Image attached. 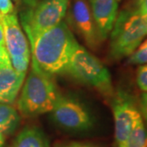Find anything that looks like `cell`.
Here are the masks:
<instances>
[{
  "label": "cell",
  "mask_w": 147,
  "mask_h": 147,
  "mask_svg": "<svg viewBox=\"0 0 147 147\" xmlns=\"http://www.w3.org/2000/svg\"><path fill=\"white\" fill-rule=\"evenodd\" d=\"M30 44L32 61L52 76L65 72L70 59L79 47L65 21L36 37Z\"/></svg>",
  "instance_id": "cell-1"
},
{
  "label": "cell",
  "mask_w": 147,
  "mask_h": 147,
  "mask_svg": "<svg viewBox=\"0 0 147 147\" xmlns=\"http://www.w3.org/2000/svg\"><path fill=\"white\" fill-rule=\"evenodd\" d=\"M147 35V16L132 5L118 12L110 32V57L119 61L129 57Z\"/></svg>",
  "instance_id": "cell-2"
},
{
  "label": "cell",
  "mask_w": 147,
  "mask_h": 147,
  "mask_svg": "<svg viewBox=\"0 0 147 147\" xmlns=\"http://www.w3.org/2000/svg\"><path fill=\"white\" fill-rule=\"evenodd\" d=\"M59 93L53 77L32 61L31 70L24 84L17 106L21 114L34 117L51 112Z\"/></svg>",
  "instance_id": "cell-3"
},
{
  "label": "cell",
  "mask_w": 147,
  "mask_h": 147,
  "mask_svg": "<svg viewBox=\"0 0 147 147\" xmlns=\"http://www.w3.org/2000/svg\"><path fill=\"white\" fill-rule=\"evenodd\" d=\"M68 3V0H23L20 19L30 42L63 21Z\"/></svg>",
  "instance_id": "cell-4"
},
{
  "label": "cell",
  "mask_w": 147,
  "mask_h": 147,
  "mask_svg": "<svg viewBox=\"0 0 147 147\" xmlns=\"http://www.w3.org/2000/svg\"><path fill=\"white\" fill-rule=\"evenodd\" d=\"M65 73L80 83L94 88L107 97H112L115 93L108 69L80 45L70 59Z\"/></svg>",
  "instance_id": "cell-5"
},
{
  "label": "cell",
  "mask_w": 147,
  "mask_h": 147,
  "mask_svg": "<svg viewBox=\"0 0 147 147\" xmlns=\"http://www.w3.org/2000/svg\"><path fill=\"white\" fill-rule=\"evenodd\" d=\"M50 113L55 124L67 131H88L94 125L88 110L79 100L69 96L59 94Z\"/></svg>",
  "instance_id": "cell-6"
},
{
  "label": "cell",
  "mask_w": 147,
  "mask_h": 147,
  "mask_svg": "<svg viewBox=\"0 0 147 147\" xmlns=\"http://www.w3.org/2000/svg\"><path fill=\"white\" fill-rule=\"evenodd\" d=\"M111 106L115 120V146L122 147L142 115L134 97L123 90H118L114 93Z\"/></svg>",
  "instance_id": "cell-7"
},
{
  "label": "cell",
  "mask_w": 147,
  "mask_h": 147,
  "mask_svg": "<svg viewBox=\"0 0 147 147\" xmlns=\"http://www.w3.org/2000/svg\"><path fill=\"white\" fill-rule=\"evenodd\" d=\"M68 21L88 47L92 49L97 47L101 38L89 4L86 0H74L69 12Z\"/></svg>",
  "instance_id": "cell-8"
},
{
  "label": "cell",
  "mask_w": 147,
  "mask_h": 147,
  "mask_svg": "<svg viewBox=\"0 0 147 147\" xmlns=\"http://www.w3.org/2000/svg\"><path fill=\"white\" fill-rule=\"evenodd\" d=\"M0 21L3 28L6 49L10 59L18 57H30L28 40L21 30L16 11H14L7 15L0 14Z\"/></svg>",
  "instance_id": "cell-9"
},
{
  "label": "cell",
  "mask_w": 147,
  "mask_h": 147,
  "mask_svg": "<svg viewBox=\"0 0 147 147\" xmlns=\"http://www.w3.org/2000/svg\"><path fill=\"white\" fill-rule=\"evenodd\" d=\"M89 7L101 40L109 36L118 15L120 0H88Z\"/></svg>",
  "instance_id": "cell-10"
},
{
  "label": "cell",
  "mask_w": 147,
  "mask_h": 147,
  "mask_svg": "<svg viewBox=\"0 0 147 147\" xmlns=\"http://www.w3.org/2000/svg\"><path fill=\"white\" fill-rule=\"evenodd\" d=\"M26 75L16 72L11 62L0 66V103L14 102Z\"/></svg>",
  "instance_id": "cell-11"
},
{
  "label": "cell",
  "mask_w": 147,
  "mask_h": 147,
  "mask_svg": "<svg viewBox=\"0 0 147 147\" xmlns=\"http://www.w3.org/2000/svg\"><path fill=\"white\" fill-rule=\"evenodd\" d=\"M9 147H50V143L42 129L26 126L17 134Z\"/></svg>",
  "instance_id": "cell-12"
},
{
  "label": "cell",
  "mask_w": 147,
  "mask_h": 147,
  "mask_svg": "<svg viewBox=\"0 0 147 147\" xmlns=\"http://www.w3.org/2000/svg\"><path fill=\"white\" fill-rule=\"evenodd\" d=\"M20 123V116L16 110L11 105L0 103V130L7 136L16 129Z\"/></svg>",
  "instance_id": "cell-13"
},
{
  "label": "cell",
  "mask_w": 147,
  "mask_h": 147,
  "mask_svg": "<svg viewBox=\"0 0 147 147\" xmlns=\"http://www.w3.org/2000/svg\"><path fill=\"white\" fill-rule=\"evenodd\" d=\"M122 147H147V129L140 118Z\"/></svg>",
  "instance_id": "cell-14"
},
{
  "label": "cell",
  "mask_w": 147,
  "mask_h": 147,
  "mask_svg": "<svg viewBox=\"0 0 147 147\" xmlns=\"http://www.w3.org/2000/svg\"><path fill=\"white\" fill-rule=\"evenodd\" d=\"M128 63L131 65L147 63V38L144 42H142L137 49L129 56Z\"/></svg>",
  "instance_id": "cell-15"
},
{
  "label": "cell",
  "mask_w": 147,
  "mask_h": 147,
  "mask_svg": "<svg viewBox=\"0 0 147 147\" xmlns=\"http://www.w3.org/2000/svg\"><path fill=\"white\" fill-rule=\"evenodd\" d=\"M30 57H18L11 58V64L15 71L18 74H26L28 65L30 63Z\"/></svg>",
  "instance_id": "cell-16"
},
{
  "label": "cell",
  "mask_w": 147,
  "mask_h": 147,
  "mask_svg": "<svg viewBox=\"0 0 147 147\" xmlns=\"http://www.w3.org/2000/svg\"><path fill=\"white\" fill-rule=\"evenodd\" d=\"M137 84L142 91L147 92V63L142 64L137 69Z\"/></svg>",
  "instance_id": "cell-17"
},
{
  "label": "cell",
  "mask_w": 147,
  "mask_h": 147,
  "mask_svg": "<svg viewBox=\"0 0 147 147\" xmlns=\"http://www.w3.org/2000/svg\"><path fill=\"white\" fill-rule=\"evenodd\" d=\"M55 147H104L97 144L84 142H68L59 143Z\"/></svg>",
  "instance_id": "cell-18"
},
{
  "label": "cell",
  "mask_w": 147,
  "mask_h": 147,
  "mask_svg": "<svg viewBox=\"0 0 147 147\" xmlns=\"http://www.w3.org/2000/svg\"><path fill=\"white\" fill-rule=\"evenodd\" d=\"M14 11V6L11 0H0V14L7 15Z\"/></svg>",
  "instance_id": "cell-19"
},
{
  "label": "cell",
  "mask_w": 147,
  "mask_h": 147,
  "mask_svg": "<svg viewBox=\"0 0 147 147\" xmlns=\"http://www.w3.org/2000/svg\"><path fill=\"white\" fill-rule=\"evenodd\" d=\"M139 110L142 119H144L147 122V92H144L141 96Z\"/></svg>",
  "instance_id": "cell-20"
},
{
  "label": "cell",
  "mask_w": 147,
  "mask_h": 147,
  "mask_svg": "<svg viewBox=\"0 0 147 147\" xmlns=\"http://www.w3.org/2000/svg\"><path fill=\"white\" fill-rule=\"evenodd\" d=\"M131 5L136 7L143 15L147 16V0H133Z\"/></svg>",
  "instance_id": "cell-21"
},
{
  "label": "cell",
  "mask_w": 147,
  "mask_h": 147,
  "mask_svg": "<svg viewBox=\"0 0 147 147\" xmlns=\"http://www.w3.org/2000/svg\"><path fill=\"white\" fill-rule=\"evenodd\" d=\"M8 62H11L9 55L6 49L5 45H2L0 46V66Z\"/></svg>",
  "instance_id": "cell-22"
},
{
  "label": "cell",
  "mask_w": 147,
  "mask_h": 147,
  "mask_svg": "<svg viewBox=\"0 0 147 147\" xmlns=\"http://www.w3.org/2000/svg\"><path fill=\"white\" fill-rule=\"evenodd\" d=\"M5 45L4 42V33H3V28L2 26V23L0 21V46Z\"/></svg>",
  "instance_id": "cell-23"
},
{
  "label": "cell",
  "mask_w": 147,
  "mask_h": 147,
  "mask_svg": "<svg viewBox=\"0 0 147 147\" xmlns=\"http://www.w3.org/2000/svg\"><path fill=\"white\" fill-rule=\"evenodd\" d=\"M7 135L3 131L0 130V147H4Z\"/></svg>",
  "instance_id": "cell-24"
}]
</instances>
